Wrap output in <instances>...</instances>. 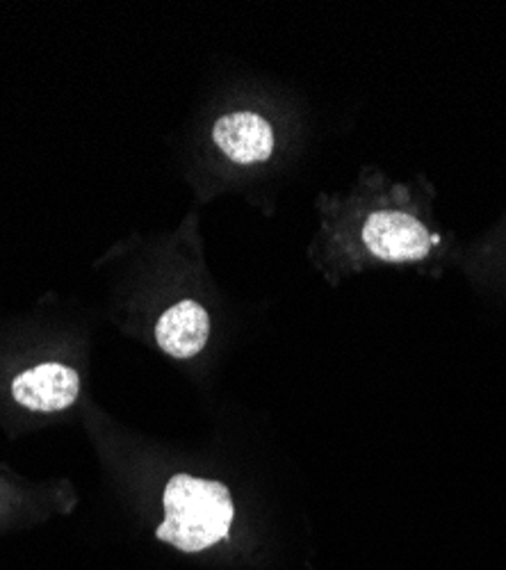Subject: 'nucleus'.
Listing matches in <instances>:
<instances>
[{"label":"nucleus","instance_id":"obj_3","mask_svg":"<svg viewBox=\"0 0 506 570\" xmlns=\"http://www.w3.org/2000/svg\"><path fill=\"white\" fill-rule=\"evenodd\" d=\"M80 391L78 374L60 363L37 365L14 379V400L32 411H62L71 406Z\"/></svg>","mask_w":506,"mask_h":570},{"label":"nucleus","instance_id":"obj_2","mask_svg":"<svg viewBox=\"0 0 506 570\" xmlns=\"http://www.w3.org/2000/svg\"><path fill=\"white\" fill-rule=\"evenodd\" d=\"M363 243L388 263L423 261L431 252V235L423 222L397 210H377L363 226Z\"/></svg>","mask_w":506,"mask_h":570},{"label":"nucleus","instance_id":"obj_1","mask_svg":"<svg viewBox=\"0 0 506 570\" xmlns=\"http://www.w3.org/2000/svg\"><path fill=\"white\" fill-rule=\"evenodd\" d=\"M165 522L158 539L182 552H199L221 541L234 522V500L219 482L176 474L165 489Z\"/></svg>","mask_w":506,"mask_h":570},{"label":"nucleus","instance_id":"obj_4","mask_svg":"<svg viewBox=\"0 0 506 570\" xmlns=\"http://www.w3.org/2000/svg\"><path fill=\"white\" fill-rule=\"evenodd\" d=\"M215 141L231 160L254 165L271 156L274 132L262 117L254 112H236L215 124Z\"/></svg>","mask_w":506,"mask_h":570},{"label":"nucleus","instance_id":"obj_5","mask_svg":"<svg viewBox=\"0 0 506 570\" xmlns=\"http://www.w3.org/2000/svg\"><path fill=\"white\" fill-rule=\"evenodd\" d=\"M210 334V317L197 302H180L162 313L156 324V341L165 354L173 358H190L199 354Z\"/></svg>","mask_w":506,"mask_h":570}]
</instances>
